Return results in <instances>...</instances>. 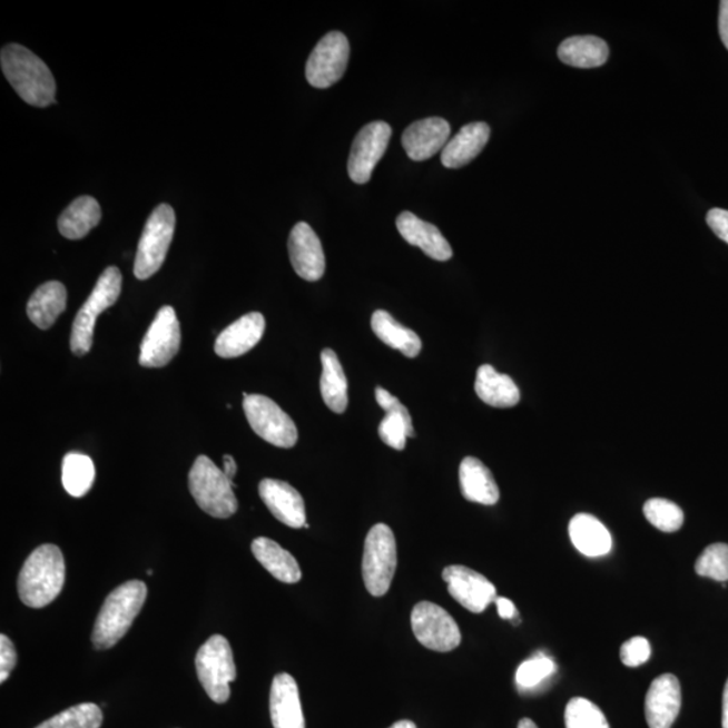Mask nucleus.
I'll return each mask as SVG.
<instances>
[{
    "label": "nucleus",
    "mask_w": 728,
    "mask_h": 728,
    "mask_svg": "<svg viewBox=\"0 0 728 728\" xmlns=\"http://www.w3.org/2000/svg\"><path fill=\"white\" fill-rule=\"evenodd\" d=\"M6 79L23 101L35 107H48L56 101V81L40 57L22 45H6L0 53Z\"/></svg>",
    "instance_id": "nucleus-1"
},
{
    "label": "nucleus",
    "mask_w": 728,
    "mask_h": 728,
    "mask_svg": "<svg viewBox=\"0 0 728 728\" xmlns=\"http://www.w3.org/2000/svg\"><path fill=\"white\" fill-rule=\"evenodd\" d=\"M66 583V561L59 547L41 545L31 553L18 578V592L31 609H42L60 596Z\"/></svg>",
    "instance_id": "nucleus-2"
},
{
    "label": "nucleus",
    "mask_w": 728,
    "mask_h": 728,
    "mask_svg": "<svg viewBox=\"0 0 728 728\" xmlns=\"http://www.w3.org/2000/svg\"><path fill=\"white\" fill-rule=\"evenodd\" d=\"M148 598V587L140 580H130L107 597L96 619L92 643L96 649H110L124 638Z\"/></svg>",
    "instance_id": "nucleus-3"
},
{
    "label": "nucleus",
    "mask_w": 728,
    "mask_h": 728,
    "mask_svg": "<svg viewBox=\"0 0 728 728\" xmlns=\"http://www.w3.org/2000/svg\"><path fill=\"white\" fill-rule=\"evenodd\" d=\"M189 490L199 508L215 519H229L238 510L234 483L207 456H199L189 472Z\"/></svg>",
    "instance_id": "nucleus-4"
},
{
    "label": "nucleus",
    "mask_w": 728,
    "mask_h": 728,
    "mask_svg": "<svg viewBox=\"0 0 728 728\" xmlns=\"http://www.w3.org/2000/svg\"><path fill=\"white\" fill-rule=\"evenodd\" d=\"M397 570V542L385 523H376L364 541L362 577L373 597L386 596Z\"/></svg>",
    "instance_id": "nucleus-5"
},
{
    "label": "nucleus",
    "mask_w": 728,
    "mask_h": 728,
    "mask_svg": "<svg viewBox=\"0 0 728 728\" xmlns=\"http://www.w3.org/2000/svg\"><path fill=\"white\" fill-rule=\"evenodd\" d=\"M121 292V273L118 267L110 266L101 274L91 296L76 315L70 350L78 356H85L92 348L96 321L106 309L118 302Z\"/></svg>",
    "instance_id": "nucleus-6"
},
{
    "label": "nucleus",
    "mask_w": 728,
    "mask_h": 728,
    "mask_svg": "<svg viewBox=\"0 0 728 728\" xmlns=\"http://www.w3.org/2000/svg\"><path fill=\"white\" fill-rule=\"evenodd\" d=\"M176 228V214L169 204H161L146 222L136 255L134 274L138 279H149L161 269L168 255Z\"/></svg>",
    "instance_id": "nucleus-7"
},
{
    "label": "nucleus",
    "mask_w": 728,
    "mask_h": 728,
    "mask_svg": "<svg viewBox=\"0 0 728 728\" xmlns=\"http://www.w3.org/2000/svg\"><path fill=\"white\" fill-rule=\"evenodd\" d=\"M196 670L210 699L217 705L229 699V685L236 679V667L227 638L216 634L203 645L197 651Z\"/></svg>",
    "instance_id": "nucleus-8"
},
{
    "label": "nucleus",
    "mask_w": 728,
    "mask_h": 728,
    "mask_svg": "<svg viewBox=\"0 0 728 728\" xmlns=\"http://www.w3.org/2000/svg\"><path fill=\"white\" fill-rule=\"evenodd\" d=\"M248 424L260 439L279 449H292L298 440V431L293 421L276 402L260 394L243 393Z\"/></svg>",
    "instance_id": "nucleus-9"
},
{
    "label": "nucleus",
    "mask_w": 728,
    "mask_h": 728,
    "mask_svg": "<svg viewBox=\"0 0 728 728\" xmlns=\"http://www.w3.org/2000/svg\"><path fill=\"white\" fill-rule=\"evenodd\" d=\"M411 623L414 637L426 649L446 653L462 642L455 619L436 603L420 602L414 606Z\"/></svg>",
    "instance_id": "nucleus-10"
},
{
    "label": "nucleus",
    "mask_w": 728,
    "mask_h": 728,
    "mask_svg": "<svg viewBox=\"0 0 728 728\" xmlns=\"http://www.w3.org/2000/svg\"><path fill=\"white\" fill-rule=\"evenodd\" d=\"M350 59V43L341 31H331L324 36L313 49L305 75L309 85L315 88H329L336 85L346 73Z\"/></svg>",
    "instance_id": "nucleus-11"
},
{
    "label": "nucleus",
    "mask_w": 728,
    "mask_h": 728,
    "mask_svg": "<svg viewBox=\"0 0 728 728\" xmlns=\"http://www.w3.org/2000/svg\"><path fill=\"white\" fill-rule=\"evenodd\" d=\"M181 344L180 322L171 306H163L140 344L139 363L146 368L166 366Z\"/></svg>",
    "instance_id": "nucleus-12"
},
{
    "label": "nucleus",
    "mask_w": 728,
    "mask_h": 728,
    "mask_svg": "<svg viewBox=\"0 0 728 728\" xmlns=\"http://www.w3.org/2000/svg\"><path fill=\"white\" fill-rule=\"evenodd\" d=\"M392 127L386 121H372L357 132L348 158V175L356 184H366L376 164L385 155Z\"/></svg>",
    "instance_id": "nucleus-13"
},
{
    "label": "nucleus",
    "mask_w": 728,
    "mask_h": 728,
    "mask_svg": "<svg viewBox=\"0 0 728 728\" xmlns=\"http://www.w3.org/2000/svg\"><path fill=\"white\" fill-rule=\"evenodd\" d=\"M443 580L449 586L450 596L474 614H481L498 598L495 586L469 567L444 568Z\"/></svg>",
    "instance_id": "nucleus-14"
},
{
    "label": "nucleus",
    "mask_w": 728,
    "mask_h": 728,
    "mask_svg": "<svg viewBox=\"0 0 728 728\" xmlns=\"http://www.w3.org/2000/svg\"><path fill=\"white\" fill-rule=\"evenodd\" d=\"M293 269L309 283L321 279L325 272V257L321 239L308 223L299 222L293 227L289 242Z\"/></svg>",
    "instance_id": "nucleus-15"
},
{
    "label": "nucleus",
    "mask_w": 728,
    "mask_h": 728,
    "mask_svg": "<svg viewBox=\"0 0 728 728\" xmlns=\"http://www.w3.org/2000/svg\"><path fill=\"white\" fill-rule=\"evenodd\" d=\"M681 708L680 681L675 675L666 673L651 682L645 698V718L649 728H670L679 717Z\"/></svg>",
    "instance_id": "nucleus-16"
},
{
    "label": "nucleus",
    "mask_w": 728,
    "mask_h": 728,
    "mask_svg": "<svg viewBox=\"0 0 728 728\" xmlns=\"http://www.w3.org/2000/svg\"><path fill=\"white\" fill-rule=\"evenodd\" d=\"M451 126L443 118L414 121L402 136V146L413 161H425L443 151L450 142Z\"/></svg>",
    "instance_id": "nucleus-17"
},
{
    "label": "nucleus",
    "mask_w": 728,
    "mask_h": 728,
    "mask_svg": "<svg viewBox=\"0 0 728 728\" xmlns=\"http://www.w3.org/2000/svg\"><path fill=\"white\" fill-rule=\"evenodd\" d=\"M259 495L270 513L284 525L293 529L305 528V502L302 494L289 483L264 479L259 483Z\"/></svg>",
    "instance_id": "nucleus-18"
},
{
    "label": "nucleus",
    "mask_w": 728,
    "mask_h": 728,
    "mask_svg": "<svg viewBox=\"0 0 728 728\" xmlns=\"http://www.w3.org/2000/svg\"><path fill=\"white\" fill-rule=\"evenodd\" d=\"M266 321L259 312H252L222 331L215 343V353L225 360L248 353L265 334Z\"/></svg>",
    "instance_id": "nucleus-19"
},
{
    "label": "nucleus",
    "mask_w": 728,
    "mask_h": 728,
    "mask_svg": "<svg viewBox=\"0 0 728 728\" xmlns=\"http://www.w3.org/2000/svg\"><path fill=\"white\" fill-rule=\"evenodd\" d=\"M270 717L274 728H305L297 682L291 675L279 673L274 677Z\"/></svg>",
    "instance_id": "nucleus-20"
},
{
    "label": "nucleus",
    "mask_w": 728,
    "mask_h": 728,
    "mask_svg": "<svg viewBox=\"0 0 728 728\" xmlns=\"http://www.w3.org/2000/svg\"><path fill=\"white\" fill-rule=\"evenodd\" d=\"M375 399L383 411L386 412V416L378 427L382 442L392 446L393 450H404L406 439L416 436L411 413H409L405 405L401 404L399 399H395L383 387L375 388Z\"/></svg>",
    "instance_id": "nucleus-21"
},
{
    "label": "nucleus",
    "mask_w": 728,
    "mask_h": 728,
    "mask_svg": "<svg viewBox=\"0 0 728 728\" xmlns=\"http://www.w3.org/2000/svg\"><path fill=\"white\" fill-rule=\"evenodd\" d=\"M399 232L409 245L417 246L427 257L440 262L452 258V248L436 226L421 220L412 213H402L397 219Z\"/></svg>",
    "instance_id": "nucleus-22"
},
{
    "label": "nucleus",
    "mask_w": 728,
    "mask_h": 728,
    "mask_svg": "<svg viewBox=\"0 0 728 728\" xmlns=\"http://www.w3.org/2000/svg\"><path fill=\"white\" fill-rule=\"evenodd\" d=\"M490 127L484 121L469 124L446 144L442 151V164L449 169H459L474 161L490 139Z\"/></svg>",
    "instance_id": "nucleus-23"
},
{
    "label": "nucleus",
    "mask_w": 728,
    "mask_h": 728,
    "mask_svg": "<svg viewBox=\"0 0 728 728\" xmlns=\"http://www.w3.org/2000/svg\"><path fill=\"white\" fill-rule=\"evenodd\" d=\"M460 490L470 502L493 506L500 501V489L491 471L476 458H464L459 469Z\"/></svg>",
    "instance_id": "nucleus-24"
},
{
    "label": "nucleus",
    "mask_w": 728,
    "mask_h": 728,
    "mask_svg": "<svg viewBox=\"0 0 728 728\" xmlns=\"http://www.w3.org/2000/svg\"><path fill=\"white\" fill-rule=\"evenodd\" d=\"M568 532L574 548L587 558H602L611 552L612 538L609 530L591 514L574 515Z\"/></svg>",
    "instance_id": "nucleus-25"
},
{
    "label": "nucleus",
    "mask_w": 728,
    "mask_h": 728,
    "mask_svg": "<svg viewBox=\"0 0 728 728\" xmlns=\"http://www.w3.org/2000/svg\"><path fill=\"white\" fill-rule=\"evenodd\" d=\"M475 392L484 404L493 407H513L521 399L515 382L509 375L498 373L490 364L478 368Z\"/></svg>",
    "instance_id": "nucleus-26"
},
{
    "label": "nucleus",
    "mask_w": 728,
    "mask_h": 728,
    "mask_svg": "<svg viewBox=\"0 0 728 728\" xmlns=\"http://www.w3.org/2000/svg\"><path fill=\"white\" fill-rule=\"evenodd\" d=\"M255 559L283 583L295 584L303 578L302 568L291 552L266 538L255 539L252 544Z\"/></svg>",
    "instance_id": "nucleus-27"
},
{
    "label": "nucleus",
    "mask_w": 728,
    "mask_h": 728,
    "mask_svg": "<svg viewBox=\"0 0 728 728\" xmlns=\"http://www.w3.org/2000/svg\"><path fill=\"white\" fill-rule=\"evenodd\" d=\"M67 308V289L61 283L50 281L37 287L28 303V316L40 329H49Z\"/></svg>",
    "instance_id": "nucleus-28"
},
{
    "label": "nucleus",
    "mask_w": 728,
    "mask_h": 728,
    "mask_svg": "<svg viewBox=\"0 0 728 728\" xmlns=\"http://www.w3.org/2000/svg\"><path fill=\"white\" fill-rule=\"evenodd\" d=\"M559 59L574 68L591 69L604 66L610 50L602 38L577 36L567 38L559 47Z\"/></svg>",
    "instance_id": "nucleus-29"
},
{
    "label": "nucleus",
    "mask_w": 728,
    "mask_h": 728,
    "mask_svg": "<svg viewBox=\"0 0 728 728\" xmlns=\"http://www.w3.org/2000/svg\"><path fill=\"white\" fill-rule=\"evenodd\" d=\"M101 220L99 203L91 196L78 197L59 217V229L70 240L85 238Z\"/></svg>",
    "instance_id": "nucleus-30"
},
{
    "label": "nucleus",
    "mask_w": 728,
    "mask_h": 728,
    "mask_svg": "<svg viewBox=\"0 0 728 728\" xmlns=\"http://www.w3.org/2000/svg\"><path fill=\"white\" fill-rule=\"evenodd\" d=\"M323 374L321 388L325 405L332 412L342 414L348 406V382L341 361L334 350L325 348L322 353Z\"/></svg>",
    "instance_id": "nucleus-31"
},
{
    "label": "nucleus",
    "mask_w": 728,
    "mask_h": 728,
    "mask_svg": "<svg viewBox=\"0 0 728 728\" xmlns=\"http://www.w3.org/2000/svg\"><path fill=\"white\" fill-rule=\"evenodd\" d=\"M372 328L376 337L386 346L400 351L406 357H416L423 348L416 332L404 327L385 311H376L372 317Z\"/></svg>",
    "instance_id": "nucleus-32"
},
{
    "label": "nucleus",
    "mask_w": 728,
    "mask_h": 728,
    "mask_svg": "<svg viewBox=\"0 0 728 728\" xmlns=\"http://www.w3.org/2000/svg\"><path fill=\"white\" fill-rule=\"evenodd\" d=\"M95 464L92 459L82 453H68L62 460V485L69 495L85 496L92 489Z\"/></svg>",
    "instance_id": "nucleus-33"
},
{
    "label": "nucleus",
    "mask_w": 728,
    "mask_h": 728,
    "mask_svg": "<svg viewBox=\"0 0 728 728\" xmlns=\"http://www.w3.org/2000/svg\"><path fill=\"white\" fill-rule=\"evenodd\" d=\"M101 725H104V712L100 707L94 702H82L43 721L37 728H100Z\"/></svg>",
    "instance_id": "nucleus-34"
},
{
    "label": "nucleus",
    "mask_w": 728,
    "mask_h": 728,
    "mask_svg": "<svg viewBox=\"0 0 728 728\" xmlns=\"http://www.w3.org/2000/svg\"><path fill=\"white\" fill-rule=\"evenodd\" d=\"M643 514L651 525L666 533L677 532L685 523L681 508L663 498H651L643 504Z\"/></svg>",
    "instance_id": "nucleus-35"
},
{
    "label": "nucleus",
    "mask_w": 728,
    "mask_h": 728,
    "mask_svg": "<svg viewBox=\"0 0 728 728\" xmlns=\"http://www.w3.org/2000/svg\"><path fill=\"white\" fill-rule=\"evenodd\" d=\"M565 728H610L606 715L584 698H573L565 708Z\"/></svg>",
    "instance_id": "nucleus-36"
},
{
    "label": "nucleus",
    "mask_w": 728,
    "mask_h": 728,
    "mask_svg": "<svg viewBox=\"0 0 728 728\" xmlns=\"http://www.w3.org/2000/svg\"><path fill=\"white\" fill-rule=\"evenodd\" d=\"M695 571L702 578L717 581L728 580V544H712L696 560Z\"/></svg>",
    "instance_id": "nucleus-37"
},
{
    "label": "nucleus",
    "mask_w": 728,
    "mask_h": 728,
    "mask_svg": "<svg viewBox=\"0 0 728 728\" xmlns=\"http://www.w3.org/2000/svg\"><path fill=\"white\" fill-rule=\"evenodd\" d=\"M555 670L554 662L545 656L533 657L517 669V686L522 689L534 688L548 679Z\"/></svg>",
    "instance_id": "nucleus-38"
},
{
    "label": "nucleus",
    "mask_w": 728,
    "mask_h": 728,
    "mask_svg": "<svg viewBox=\"0 0 728 728\" xmlns=\"http://www.w3.org/2000/svg\"><path fill=\"white\" fill-rule=\"evenodd\" d=\"M651 648L647 638L634 637L621 648V661L626 667L637 668L650 659Z\"/></svg>",
    "instance_id": "nucleus-39"
},
{
    "label": "nucleus",
    "mask_w": 728,
    "mask_h": 728,
    "mask_svg": "<svg viewBox=\"0 0 728 728\" xmlns=\"http://www.w3.org/2000/svg\"><path fill=\"white\" fill-rule=\"evenodd\" d=\"M17 651L14 643L8 636H0V682L9 679L12 669L16 668Z\"/></svg>",
    "instance_id": "nucleus-40"
},
{
    "label": "nucleus",
    "mask_w": 728,
    "mask_h": 728,
    "mask_svg": "<svg viewBox=\"0 0 728 728\" xmlns=\"http://www.w3.org/2000/svg\"><path fill=\"white\" fill-rule=\"evenodd\" d=\"M707 225L728 245V210L714 208L707 214Z\"/></svg>",
    "instance_id": "nucleus-41"
},
{
    "label": "nucleus",
    "mask_w": 728,
    "mask_h": 728,
    "mask_svg": "<svg viewBox=\"0 0 728 728\" xmlns=\"http://www.w3.org/2000/svg\"><path fill=\"white\" fill-rule=\"evenodd\" d=\"M495 603L498 614H500L502 619H514L517 616H519V611H517L512 600L508 598H496Z\"/></svg>",
    "instance_id": "nucleus-42"
},
{
    "label": "nucleus",
    "mask_w": 728,
    "mask_h": 728,
    "mask_svg": "<svg viewBox=\"0 0 728 728\" xmlns=\"http://www.w3.org/2000/svg\"><path fill=\"white\" fill-rule=\"evenodd\" d=\"M719 33L721 41H724L725 47L728 49V0L720 2Z\"/></svg>",
    "instance_id": "nucleus-43"
},
{
    "label": "nucleus",
    "mask_w": 728,
    "mask_h": 728,
    "mask_svg": "<svg viewBox=\"0 0 728 728\" xmlns=\"http://www.w3.org/2000/svg\"><path fill=\"white\" fill-rule=\"evenodd\" d=\"M223 462H225V470H223V472H225L229 481H234L236 471H238V468H236L235 459L233 456L225 455V458H223Z\"/></svg>",
    "instance_id": "nucleus-44"
},
{
    "label": "nucleus",
    "mask_w": 728,
    "mask_h": 728,
    "mask_svg": "<svg viewBox=\"0 0 728 728\" xmlns=\"http://www.w3.org/2000/svg\"><path fill=\"white\" fill-rule=\"evenodd\" d=\"M721 726L724 728H728V680L725 686V691H724V708H721Z\"/></svg>",
    "instance_id": "nucleus-45"
},
{
    "label": "nucleus",
    "mask_w": 728,
    "mask_h": 728,
    "mask_svg": "<svg viewBox=\"0 0 728 728\" xmlns=\"http://www.w3.org/2000/svg\"><path fill=\"white\" fill-rule=\"evenodd\" d=\"M391 728H417L412 720H400L397 724H394Z\"/></svg>",
    "instance_id": "nucleus-46"
},
{
    "label": "nucleus",
    "mask_w": 728,
    "mask_h": 728,
    "mask_svg": "<svg viewBox=\"0 0 728 728\" xmlns=\"http://www.w3.org/2000/svg\"><path fill=\"white\" fill-rule=\"evenodd\" d=\"M519 728H539L532 719L523 718L520 720Z\"/></svg>",
    "instance_id": "nucleus-47"
},
{
    "label": "nucleus",
    "mask_w": 728,
    "mask_h": 728,
    "mask_svg": "<svg viewBox=\"0 0 728 728\" xmlns=\"http://www.w3.org/2000/svg\"><path fill=\"white\" fill-rule=\"evenodd\" d=\"M148 574H149V577H151V574H153L151 570L148 571Z\"/></svg>",
    "instance_id": "nucleus-48"
}]
</instances>
